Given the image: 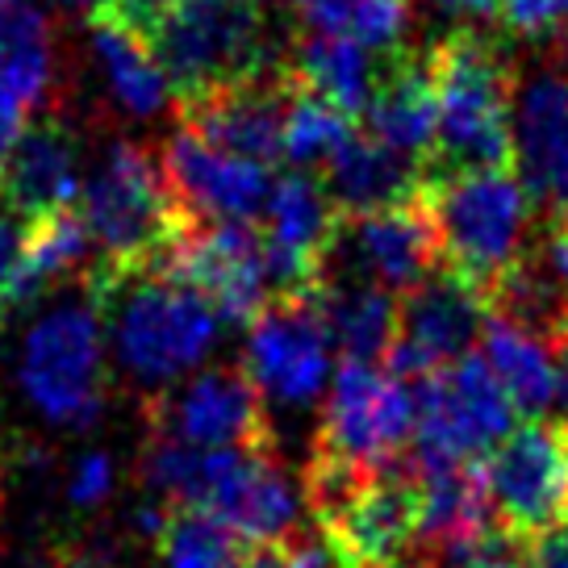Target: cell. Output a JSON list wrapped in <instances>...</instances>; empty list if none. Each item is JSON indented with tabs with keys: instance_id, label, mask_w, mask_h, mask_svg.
<instances>
[{
	"instance_id": "cell-1",
	"label": "cell",
	"mask_w": 568,
	"mask_h": 568,
	"mask_svg": "<svg viewBox=\"0 0 568 568\" xmlns=\"http://www.w3.org/2000/svg\"><path fill=\"white\" fill-rule=\"evenodd\" d=\"M84 284L101 305L122 373L139 385L142 397H160L189 381L222 335L213 305L160 272L113 276L105 267H92Z\"/></svg>"
},
{
	"instance_id": "cell-2",
	"label": "cell",
	"mask_w": 568,
	"mask_h": 568,
	"mask_svg": "<svg viewBox=\"0 0 568 568\" xmlns=\"http://www.w3.org/2000/svg\"><path fill=\"white\" fill-rule=\"evenodd\" d=\"M435 97H439V134L426 176H460L515 168V63L497 51L494 38L456 30L430 51Z\"/></svg>"
},
{
	"instance_id": "cell-3",
	"label": "cell",
	"mask_w": 568,
	"mask_h": 568,
	"mask_svg": "<svg viewBox=\"0 0 568 568\" xmlns=\"http://www.w3.org/2000/svg\"><path fill=\"white\" fill-rule=\"evenodd\" d=\"M80 217L89 226L97 267L113 276L155 272L189 231L163 160L130 139L109 142L101 163L89 172L80 189Z\"/></svg>"
},
{
	"instance_id": "cell-4",
	"label": "cell",
	"mask_w": 568,
	"mask_h": 568,
	"mask_svg": "<svg viewBox=\"0 0 568 568\" xmlns=\"http://www.w3.org/2000/svg\"><path fill=\"white\" fill-rule=\"evenodd\" d=\"M423 205L439 239V267L494 302L531 243L535 201L515 168L426 176Z\"/></svg>"
},
{
	"instance_id": "cell-5",
	"label": "cell",
	"mask_w": 568,
	"mask_h": 568,
	"mask_svg": "<svg viewBox=\"0 0 568 568\" xmlns=\"http://www.w3.org/2000/svg\"><path fill=\"white\" fill-rule=\"evenodd\" d=\"M305 497L338 568H409L418 548V473L409 456L385 473L310 460Z\"/></svg>"
},
{
	"instance_id": "cell-6",
	"label": "cell",
	"mask_w": 568,
	"mask_h": 568,
	"mask_svg": "<svg viewBox=\"0 0 568 568\" xmlns=\"http://www.w3.org/2000/svg\"><path fill=\"white\" fill-rule=\"evenodd\" d=\"M105 318L89 284L51 302L21 338L18 381L30 406L59 426L84 430L105 409Z\"/></svg>"
},
{
	"instance_id": "cell-7",
	"label": "cell",
	"mask_w": 568,
	"mask_h": 568,
	"mask_svg": "<svg viewBox=\"0 0 568 568\" xmlns=\"http://www.w3.org/2000/svg\"><path fill=\"white\" fill-rule=\"evenodd\" d=\"M146 47L176 92V109L276 68L264 51L260 0H180Z\"/></svg>"
},
{
	"instance_id": "cell-8",
	"label": "cell",
	"mask_w": 568,
	"mask_h": 568,
	"mask_svg": "<svg viewBox=\"0 0 568 568\" xmlns=\"http://www.w3.org/2000/svg\"><path fill=\"white\" fill-rule=\"evenodd\" d=\"M414 468H473L515 435L518 409L480 355H464L444 373L414 385Z\"/></svg>"
},
{
	"instance_id": "cell-9",
	"label": "cell",
	"mask_w": 568,
	"mask_h": 568,
	"mask_svg": "<svg viewBox=\"0 0 568 568\" xmlns=\"http://www.w3.org/2000/svg\"><path fill=\"white\" fill-rule=\"evenodd\" d=\"M414 423H418L414 385L376 364L343 359L331 381V397L322 406L314 460L338 464L352 473H385L409 456Z\"/></svg>"
},
{
	"instance_id": "cell-10",
	"label": "cell",
	"mask_w": 568,
	"mask_h": 568,
	"mask_svg": "<svg viewBox=\"0 0 568 568\" xmlns=\"http://www.w3.org/2000/svg\"><path fill=\"white\" fill-rule=\"evenodd\" d=\"M146 426L201 452H272L267 402L234 364H213L176 389L146 397Z\"/></svg>"
},
{
	"instance_id": "cell-11",
	"label": "cell",
	"mask_w": 568,
	"mask_h": 568,
	"mask_svg": "<svg viewBox=\"0 0 568 568\" xmlns=\"http://www.w3.org/2000/svg\"><path fill=\"white\" fill-rule=\"evenodd\" d=\"M485 485L501 531L539 539L568 527V423H527L485 460Z\"/></svg>"
},
{
	"instance_id": "cell-12",
	"label": "cell",
	"mask_w": 568,
	"mask_h": 568,
	"mask_svg": "<svg viewBox=\"0 0 568 568\" xmlns=\"http://www.w3.org/2000/svg\"><path fill=\"white\" fill-rule=\"evenodd\" d=\"M155 272L193 288L222 322H251L272 302L264 234L239 222H189Z\"/></svg>"
},
{
	"instance_id": "cell-13",
	"label": "cell",
	"mask_w": 568,
	"mask_h": 568,
	"mask_svg": "<svg viewBox=\"0 0 568 568\" xmlns=\"http://www.w3.org/2000/svg\"><path fill=\"white\" fill-rule=\"evenodd\" d=\"M331 335L310 293L272 297L251 318L243 373L260 389L264 402L281 406H310L331 376Z\"/></svg>"
},
{
	"instance_id": "cell-14",
	"label": "cell",
	"mask_w": 568,
	"mask_h": 568,
	"mask_svg": "<svg viewBox=\"0 0 568 568\" xmlns=\"http://www.w3.org/2000/svg\"><path fill=\"white\" fill-rule=\"evenodd\" d=\"M485 318H489L485 293L452 276L447 267L430 272L418 288H409L402 297L397 343L385 359V373L406 385H418L426 376L460 364L464 355H473V343H480Z\"/></svg>"
},
{
	"instance_id": "cell-15",
	"label": "cell",
	"mask_w": 568,
	"mask_h": 568,
	"mask_svg": "<svg viewBox=\"0 0 568 568\" xmlns=\"http://www.w3.org/2000/svg\"><path fill=\"white\" fill-rule=\"evenodd\" d=\"M322 272L381 284L397 297L418 288L430 272H439V239L423 205V193L397 210L343 217Z\"/></svg>"
},
{
	"instance_id": "cell-16",
	"label": "cell",
	"mask_w": 568,
	"mask_h": 568,
	"mask_svg": "<svg viewBox=\"0 0 568 568\" xmlns=\"http://www.w3.org/2000/svg\"><path fill=\"white\" fill-rule=\"evenodd\" d=\"M515 176L551 222H568V71L515 68Z\"/></svg>"
},
{
	"instance_id": "cell-17",
	"label": "cell",
	"mask_w": 568,
	"mask_h": 568,
	"mask_svg": "<svg viewBox=\"0 0 568 568\" xmlns=\"http://www.w3.org/2000/svg\"><path fill=\"white\" fill-rule=\"evenodd\" d=\"M247 551L293 539L297 489L272 452H213V473L201 506Z\"/></svg>"
},
{
	"instance_id": "cell-18",
	"label": "cell",
	"mask_w": 568,
	"mask_h": 568,
	"mask_svg": "<svg viewBox=\"0 0 568 568\" xmlns=\"http://www.w3.org/2000/svg\"><path fill=\"white\" fill-rule=\"evenodd\" d=\"M338 222L343 217L335 201L310 172H288L272 184V201L264 213V260L272 297L318 288Z\"/></svg>"
},
{
	"instance_id": "cell-19",
	"label": "cell",
	"mask_w": 568,
	"mask_h": 568,
	"mask_svg": "<svg viewBox=\"0 0 568 568\" xmlns=\"http://www.w3.org/2000/svg\"><path fill=\"white\" fill-rule=\"evenodd\" d=\"M168 184L176 193V205L189 222H239L251 226L267 213L272 201V172L264 163L239 160L196 139L193 130L180 125L168 151L160 155Z\"/></svg>"
},
{
	"instance_id": "cell-20",
	"label": "cell",
	"mask_w": 568,
	"mask_h": 568,
	"mask_svg": "<svg viewBox=\"0 0 568 568\" xmlns=\"http://www.w3.org/2000/svg\"><path fill=\"white\" fill-rule=\"evenodd\" d=\"M288 101H293V80H288L284 63H276V68L260 71L234 89H222L196 105H184L180 125L226 155L267 168L276 155H284Z\"/></svg>"
},
{
	"instance_id": "cell-21",
	"label": "cell",
	"mask_w": 568,
	"mask_h": 568,
	"mask_svg": "<svg viewBox=\"0 0 568 568\" xmlns=\"http://www.w3.org/2000/svg\"><path fill=\"white\" fill-rule=\"evenodd\" d=\"M54 89V26L34 4L0 9V163Z\"/></svg>"
},
{
	"instance_id": "cell-22",
	"label": "cell",
	"mask_w": 568,
	"mask_h": 568,
	"mask_svg": "<svg viewBox=\"0 0 568 568\" xmlns=\"http://www.w3.org/2000/svg\"><path fill=\"white\" fill-rule=\"evenodd\" d=\"M80 189H84L80 146H75L71 125L54 122V118L30 125L0 163V196L26 222H42L51 213L71 210Z\"/></svg>"
},
{
	"instance_id": "cell-23",
	"label": "cell",
	"mask_w": 568,
	"mask_h": 568,
	"mask_svg": "<svg viewBox=\"0 0 568 568\" xmlns=\"http://www.w3.org/2000/svg\"><path fill=\"white\" fill-rule=\"evenodd\" d=\"M368 134L385 142L389 151L414 163H430L435 134H439V97H435V71L426 54H393L381 68V84L368 105Z\"/></svg>"
},
{
	"instance_id": "cell-24",
	"label": "cell",
	"mask_w": 568,
	"mask_h": 568,
	"mask_svg": "<svg viewBox=\"0 0 568 568\" xmlns=\"http://www.w3.org/2000/svg\"><path fill=\"white\" fill-rule=\"evenodd\" d=\"M423 184H426L423 163L389 151L368 130L352 134V139L338 146V155L326 163V180H322L326 196L335 201L338 217H364V213L409 205V201H418Z\"/></svg>"
},
{
	"instance_id": "cell-25",
	"label": "cell",
	"mask_w": 568,
	"mask_h": 568,
	"mask_svg": "<svg viewBox=\"0 0 568 568\" xmlns=\"http://www.w3.org/2000/svg\"><path fill=\"white\" fill-rule=\"evenodd\" d=\"M322 314V326L338 352L355 364H376L389 359L397 343V318H402V297L381 288V284L355 281L322 272L318 288L310 293Z\"/></svg>"
},
{
	"instance_id": "cell-26",
	"label": "cell",
	"mask_w": 568,
	"mask_h": 568,
	"mask_svg": "<svg viewBox=\"0 0 568 568\" xmlns=\"http://www.w3.org/2000/svg\"><path fill=\"white\" fill-rule=\"evenodd\" d=\"M284 71H288L293 89L318 97L347 118H364L376 97V84H381L373 51H364L352 38L318 34V30H305L293 42Z\"/></svg>"
},
{
	"instance_id": "cell-27",
	"label": "cell",
	"mask_w": 568,
	"mask_h": 568,
	"mask_svg": "<svg viewBox=\"0 0 568 568\" xmlns=\"http://www.w3.org/2000/svg\"><path fill=\"white\" fill-rule=\"evenodd\" d=\"M418 473V544L439 556L497 527L485 464L473 468H414Z\"/></svg>"
},
{
	"instance_id": "cell-28",
	"label": "cell",
	"mask_w": 568,
	"mask_h": 568,
	"mask_svg": "<svg viewBox=\"0 0 568 568\" xmlns=\"http://www.w3.org/2000/svg\"><path fill=\"white\" fill-rule=\"evenodd\" d=\"M480 359L489 364V373L497 376V385L506 389L518 414H527L535 423L548 414V406L556 402V368H551L548 338L489 310L485 331H480Z\"/></svg>"
},
{
	"instance_id": "cell-29",
	"label": "cell",
	"mask_w": 568,
	"mask_h": 568,
	"mask_svg": "<svg viewBox=\"0 0 568 568\" xmlns=\"http://www.w3.org/2000/svg\"><path fill=\"white\" fill-rule=\"evenodd\" d=\"M89 42H92V54H97L101 71H105L109 97H113V105L122 109L125 118L146 122V118H160L163 109L172 105L176 92H172L163 68L155 63L151 47H146L139 34H130L118 21L92 13Z\"/></svg>"
},
{
	"instance_id": "cell-30",
	"label": "cell",
	"mask_w": 568,
	"mask_h": 568,
	"mask_svg": "<svg viewBox=\"0 0 568 568\" xmlns=\"http://www.w3.org/2000/svg\"><path fill=\"white\" fill-rule=\"evenodd\" d=\"M92 239L80 210L51 213L42 222H30V247H26V276H21V302H30L38 288L59 281H84L92 260Z\"/></svg>"
},
{
	"instance_id": "cell-31",
	"label": "cell",
	"mask_w": 568,
	"mask_h": 568,
	"mask_svg": "<svg viewBox=\"0 0 568 568\" xmlns=\"http://www.w3.org/2000/svg\"><path fill=\"white\" fill-rule=\"evenodd\" d=\"M160 551L168 568H247V556H251L205 510H168Z\"/></svg>"
},
{
	"instance_id": "cell-32",
	"label": "cell",
	"mask_w": 568,
	"mask_h": 568,
	"mask_svg": "<svg viewBox=\"0 0 568 568\" xmlns=\"http://www.w3.org/2000/svg\"><path fill=\"white\" fill-rule=\"evenodd\" d=\"M352 134L355 130L347 113H338L335 105H326V101L310 97V92L293 89L288 118H284V160L293 163L297 172L326 168Z\"/></svg>"
},
{
	"instance_id": "cell-33",
	"label": "cell",
	"mask_w": 568,
	"mask_h": 568,
	"mask_svg": "<svg viewBox=\"0 0 568 568\" xmlns=\"http://www.w3.org/2000/svg\"><path fill=\"white\" fill-rule=\"evenodd\" d=\"M439 568H527L531 560V544L518 539V535L494 527L489 535H480L473 544H460L439 556Z\"/></svg>"
},
{
	"instance_id": "cell-34",
	"label": "cell",
	"mask_w": 568,
	"mask_h": 568,
	"mask_svg": "<svg viewBox=\"0 0 568 568\" xmlns=\"http://www.w3.org/2000/svg\"><path fill=\"white\" fill-rule=\"evenodd\" d=\"M26 247H30V222L0 196V305H21Z\"/></svg>"
},
{
	"instance_id": "cell-35",
	"label": "cell",
	"mask_w": 568,
	"mask_h": 568,
	"mask_svg": "<svg viewBox=\"0 0 568 568\" xmlns=\"http://www.w3.org/2000/svg\"><path fill=\"white\" fill-rule=\"evenodd\" d=\"M501 21L527 38L556 34L568 26V0H501Z\"/></svg>"
},
{
	"instance_id": "cell-36",
	"label": "cell",
	"mask_w": 568,
	"mask_h": 568,
	"mask_svg": "<svg viewBox=\"0 0 568 568\" xmlns=\"http://www.w3.org/2000/svg\"><path fill=\"white\" fill-rule=\"evenodd\" d=\"M176 4L180 0H105L101 18L118 21V26H125L130 34H139L142 42H151L155 30L172 18V9H176Z\"/></svg>"
},
{
	"instance_id": "cell-37",
	"label": "cell",
	"mask_w": 568,
	"mask_h": 568,
	"mask_svg": "<svg viewBox=\"0 0 568 568\" xmlns=\"http://www.w3.org/2000/svg\"><path fill=\"white\" fill-rule=\"evenodd\" d=\"M331 551H322L318 544H310L302 535L284 539V544H272V548H260L247 556V568H331Z\"/></svg>"
},
{
	"instance_id": "cell-38",
	"label": "cell",
	"mask_w": 568,
	"mask_h": 568,
	"mask_svg": "<svg viewBox=\"0 0 568 568\" xmlns=\"http://www.w3.org/2000/svg\"><path fill=\"white\" fill-rule=\"evenodd\" d=\"M109 489H113V460L105 452H89L71 473V501L75 506H97V501L109 497Z\"/></svg>"
},
{
	"instance_id": "cell-39",
	"label": "cell",
	"mask_w": 568,
	"mask_h": 568,
	"mask_svg": "<svg viewBox=\"0 0 568 568\" xmlns=\"http://www.w3.org/2000/svg\"><path fill=\"white\" fill-rule=\"evenodd\" d=\"M302 21L310 30H318V34H343V21L352 13L355 0H288Z\"/></svg>"
},
{
	"instance_id": "cell-40",
	"label": "cell",
	"mask_w": 568,
	"mask_h": 568,
	"mask_svg": "<svg viewBox=\"0 0 568 568\" xmlns=\"http://www.w3.org/2000/svg\"><path fill=\"white\" fill-rule=\"evenodd\" d=\"M527 568H568V527L531 539V560H527Z\"/></svg>"
},
{
	"instance_id": "cell-41",
	"label": "cell",
	"mask_w": 568,
	"mask_h": 568,
	"mask_svg": "<svg viewBox=\"0 0 568 568\" xmlns=\"http://www.w3.org/2000/svg\"><path fill=\"white\" fill-rule=\"evenodd\" d=\"M548 347H551V368H556V402H560V409H565L568 418V322L560 331H551Z\"/></svg>"
},
{
	"instance_id": "cell-42",
	"label": "cell",
	"mask_w": 568,
	"mask_h": 568,
	"mask_svg": "<svg viewBox=\"0 0 568 568\" xmlns=\"http://www.w3.org/2000/svg\"><path fill=\"white\" fill-rule=\"evenodd\" d=\"M430 4L444 9V13H456V18H501V0H430Z\"/></svg>"
},
{
	"instance_id": "cell-43",
	"label": "cell",
	"mask_w": 568,
	"mask_h": 568,
	"mask_svg": "<svg viewBox=\"0 0 568 568\" xmlns=\"http://www.w3.org/2000/svg\"><path fill=\"white\" fill-rule=\"evenodd\" d=\"M54 4H63V9H89V13L105 9V0H54Z\"/></svg>"
},
{
	"instance_id": "cell-44",
	"label": "cell",
	"mask_w": 568,
	"mask_h": 568,
	"mask_svg": "<svg viewBox=\"0 0 568 568\" xmlns=\"http://www.w3.org/2000/svg\"><path fill=\"white\" fill-rule=\"evenodd\" d=\"M9 4H18V0H0V9H9Z\"/></svg>"
},
{
	"instance_id": "cell-45",
	"label": "cell",
	"mask_w": 568,
	"mask_h": 568,
	"mask_svg": "<svg viewBox=\"0 0 568 568\" xmlns=\"http://www.w3.org/2000/svg\"><path fill=\"white\" fill-rule=\"evenodd\" d=\"M414 568H439V565H414Z\"/></svg>"
}]
</instances>
